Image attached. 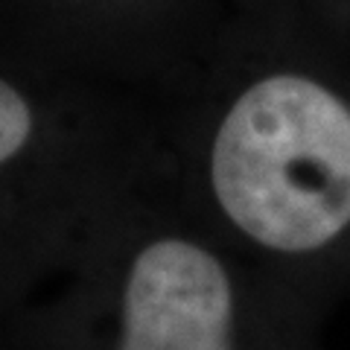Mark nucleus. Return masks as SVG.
I'll list each match as a JSON object with an SVG mask.
<instances>
[{
	"mask_svg": "<svg viewBox=\"0 0 350 350\" xmlns=\"http://www.w3.org/2000/svg\"><path fill=\"white\" fill-rule=\"evenodd\" d=\"M3 3H9V0H3ZM24 3L53 6V9H64V12H94V9H105V12H158V9L167 6H181L187 0H21V6Z\"/></svg>",
	"mask_w": 350,
	"mask_h": 350,
	"instance_id": "obj_4",
	"label": "nucleus"
},
{
	"mask_svg": "<svg viewBox=\"0 0 350 350\" xmlns=\"http://www.w3.org/2000/svg\"><path fill=\"white\" fill-rule=\"evenodd\" d=\"M36 105L12 79L0 76V167L21 158L36 137Z\"/></svg>",
	"mask_w": 350,
	"mask_h": 350,
	"instance_id": "obj_3",
	"label": "nucleus"
},
{
	"mask_svg": "<svg viewBox=\"0 0 350 350\" xmlns=\"http://www.w3.org/2000/svg\"><path fill=\"white\" fill-rule=\"evenodd\" d=\"M234 295L204 248L161 239L131 266L120 350H231Z\"/></svg>",
	"mask_w": 350,
	"mask_h": 350,
	"instance_id": "obj_2",
	"label": "nucleus"
},
{
	"mask_svg": "<svg viewBox=\"0 0 350 350\" xmlns=\"http://www.w3.org/2000/svg\"><path fill=\"white\" fill-rule=\"evenodd\" d=\"M207 175L225 216L275 251L350 228V100L301 70L257 76L216 123Z\"/></svg>",
	"mask_w": 350,
	"mask_h": 350,
	"instance_id": "obj_1",
	"label": "nucleus"
}]
</instances>
